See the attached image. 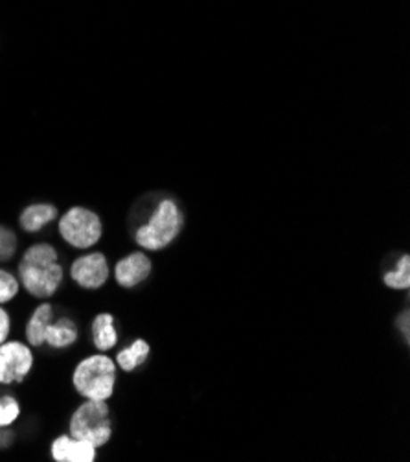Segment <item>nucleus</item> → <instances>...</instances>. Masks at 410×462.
I'll return each instance as SVG.
<instances>
[{
	"label": "nucleus",
	"mask_w": 410,
	"mask_h": 462,
	"mask_svg": "<svg viewBox=\"0 0 410 462\" xmlns=\"http://www.w3.org/2000/svg\"><path fill=\"white\" fill-rule=\"evenodd\" d=\"M20 293V282L17 275L0 268V304L6 306L13 302Z\"/></svg>",
	"instance_id": "obj_17"
},
{
	"label": "nucleus",
	"mask_w": 410,
	"mask_h": 462,
	"mask_svg": "<svg viewBox=\"0 0 410 462\" xmlns=\"http://www.w3.org/2000/svg\"><path fill=\"white\" fill-rule=\"evenodd\" d=\"M53 304L48 301H41L34 308V311L28 317V321L24 325V341L32 346V349H43L45 346V335L48 325L53 321Z\"/></svg>",
	"instance_id": "obj_10"
},
{
	"label": "nucleus",
	"mask_w": 410,
	"mask_h": 462,
	"mask_svg": "<svg viewBox=\"0 0 410 462\" xmlns=\"http://www.w3.org/2000/svg\"><path fill=\"white\" fill-rule=\"evenodd\" d=\"M69 435L105 448L112 439V420L107 400H83L69 420Z\"/></svg>",
	"instance_id": "obj_4"
},
{
	"label": "nucleus",
	"mask_w": 410,
	"mask_h": 462,
	"mask_svg": "<svg viewBox=\"0 0 410 462\" xmlns=\"http://www.w3.org/2000/svg\"><path fill=\"white\" fill-rule=\"evenodd\" d=\"M60 218V209L52 203L28 205L19 216V227L28 235H37Z\"/></svg>",
	"instance_id": "obj_13"
},
{
	"label": "nucleus",
	"mask_w": 410,
	"mask_h": 462,
	"mask_svg": "<svg viewBox=\"0 0 410 462\" xmlns=\"http://www.w3.org/2000/svg\"><path fill=\"white\" fill-rule=\"evenodd\" d=\"M12 328V315L3 304H0V344L10 339Z\"/></svg>",
	"instance_id": "obj_19"
},
{
	"label": "nucleus",
	"mask_w": 410,
	"mask_h": 462,
	"mask_svg": "<svg viewBox=\"0 0 410 462\" xmlns=\"http://www.w3.org/2000/svg\"><path fill=\"white\" fill-rule=\"evenodd\" d=\"M383 282L387 287H390V290H408L410 287V256L408 254H403L398 264H396V269L385 273L383 276Z\"/></svg>",
	"instance_id": "obj_15"
},
{
	"label": "nucleus",
	"mask_w": 410,
	"mask_h": 462,
	"mask_svg": "<svg viewBox=\"0 0 410 462\" xmlns=\"http://www.w3.org/2000/svg\"><path fill=\"white\" fill-rule=\"evenodd\" d=\"M19 238L6 225H0V264H6L17 256Z\"/></svg>",
	"instance_id": "obj_18"
},
{
	"label": "nucleus",
	"mask_w": 410,
	"mask_h": 462,
	"mask_svg": "<svg viewBox=\"0 0 410 462\" xmlns=\"http://www.w3.org/2000/svg\"><path fill=\"white\" fill-rule=\"evenodd\" d=\"M184 227V216L177 201L168 197L159 201L153 214L135 230V242L145 252L168 249L179 238Z\"/></svg>",
	"instance_id": "obj_3"
},
{
	"label": "nucleus",
	"mask_w": 410,
	"mask_h": 462,
	"mask_svg": "<svg viewBox=\"0 0 410 462\" xmlns=\"http://www.w3.org/2000/svg\"><path fill=\"white\" fill-rule=\"evenodd\" d=\"M408 321H410V315H408V311L405 309L403 313H401V332H403V339L408 342V337H410V328H408ZM398 326H399V323H398Z\"/></svg>",
	"instance_id": "obj_20"
},
{
	"label": "nucleus",
	"mask_w": 410,
	"mask_h": 462,
	"mask_svg": "<svg viewBox=\"0 0 410 462\" xmlns=\"http://www.w3.org/2000/svg\"><path fill=\"white\" fill-rule=\"evenodd\" d=\"M114 282L124 290H135L136 285L148 280L153 273V262L152 258L145 254V251H133L120 258L112 268Z\"/></svg>",
	"instance_id": "obj_8"
},
{
	"label": "nucleus",
	"mask_w": 410,
	"mask_h": 462,
	"mask_svg": "<svg viewBox=\"0 0 410 462\" xmlns=\"http://www.w3.org/2000/svg\"><path fill=\"white\" fill-rule=\"evenodd\" d=\"M34 367L36 354L26 341L8 339L0 344V385L22 384Z\"/></svg>",
	"instance_id": "obj_6"
},
{
	"label": "nucleus",
	"mask_w": 410,
	"mask_h": 462,
	"mask_svg": "<svg viewBox=\"0 0 410 462\" xmlns=\"http://www.w3.org/2000/svg\"><path fill=\"white\" fill-rule=\"evenodd\" d=\"M111 271L107 254L93 249L76 256L69 268L72 282L86 292H98L105 287L111 278Z\"/></svg>",
	"instance_id": "obj_7"
},
{
	"label": "nucleus",
	"mask_w": 410,
	"mask_h": 462,
	"mask_svg": "<svg viewBox=\"0 0 410 462\" xmlns=\"http://www.w3.org/2000/svg\"><path fill=\"white\" fill-rule=\"evenodd\" d=\"M17 278L20 290L32 299L50 301L65 282V268L60 262V251L48 242L32 243L20 254Z\"/></svg>",
	"instance_id": "obj_1"
},
{
	"label": "nucleus",
	"mask_w": 410,
	"mask_h": 462,
	"mask_svg": "<svg viewBox=\"0 0 410 462\" xmlns=\"http://www.w3.org/2000/svg\"><path fill=\"white\" fill-rule=\"evenodd\" d=\"M50 457L53 462H94L98 448L65 433L52 441Z\"/></svg>",
	"instance_id": "obj_9"
},
{
	"label": "nucleus",
	"mask_w": 410,
	"mask_h": 462,
	"mask_svg": "<svg viewBox=\"0 0 410 462\" xmlns=\"http://www.w3.org/2000/svg\"><path fill=\"white\" fill-rule=\"evenodd\" d=\"M22 408L17 396L0 394V429L12 427L20 418Z\"/></svg>",
	"instance_id": "obj_16"
},
{
	"label": "nucleus",
	"mask_w": 410,
	"mask_h": 462,
	"mask_svg": "<svg viewBox=\"0 0 410 462\" xmlns=\"http://www.w3.org/2000/svg\"><path fill=\"white\" fill-rule=\"evenodd\" d=\"M152 356V346L145 339H135L126 349L119 351L114 356L116 365L124 372H135L138 367H142Z\"/></svg>",
	"instance_id": "obj_14"
},
{
	"label": "nucleus",
	"mask_w": 410,
	"mask_h": 462,
	"mask_svg": "<svg viewBox=\"0 0 410 462\" xmlns=\"http://www.w3.org/2000/svg\"><path fill=\"white\" fill-rule=\"evenodd\" d=\"M119 365L105 352L79 359L72 370V387L83 400H111L116 391Z\"/></svg>",
	"instance_id": "obj_2"
},
{
	"label": "nucleus",
	"mask_w": 410,
	"mask_h": 462,
	"mask_svg": "<svg viewBox=\"0 0 410 462\" xmlns=\"http://www.w3.org/2000/svg\"><path fill=\"white\" fill-rule=\"evenodd\" d=\"M79 341V328L70 317H53V321L46 328L45 346L52 351H69Z\"/></svg>",
	"instance_id": "obj_12"
},
{
	"label": "nucleus",
	"mask_w": 410,
	"mask_h": 462,
	"mask_svg": "<svg viewBox=\"0 0 410 462\" xmlns=\"http://www.w3.org/2000/svg\"><path fill=\"white\" fill-rule=\"evenodd\" d=\"M91 341L98 352H111L120 342V334L116 330V319L109 311L94 315L91 323Z\"/></svg>",
	"instance_id": "obj_11"
},
{
	"label": "nucleus",
	"mask_w": 410,
	"mask_h": 462,
	"mask_svg": "<svg viewBox=\"0 0 410 462\" xmlns=\"http://www.w3.org/2000/svg\"><path fill=\"white\" fill-rule=\"evenodd\" d=\"M57 233L76 251H91L103 238V221L98 212L86 207H72L57 218Z\"/></svg>",
	"instance_id": "obj_5"
}]
</instances>
